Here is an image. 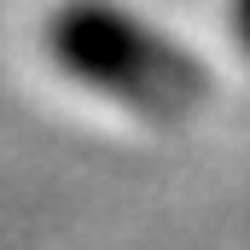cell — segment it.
I'll list each match as a JSON object with an SVG mask.
<instances>
[{"label":"cell","instance_id":"6da1fadb","mask_svg":"<svg viewBox=\"0 0 250 250\" xmlns=\"http://www.w3.org/2000/svg\"><path fill=\"white\" fill-rule=\"evenodd\" d=\"M53 47L70 70H87L105 87H146V82L181 70V59H169L134 18L111 12V6H93V0H76V6L59 12ZM157 87H169V82H157Z\"/></svg>","mask_w":250,"mask_h":250},{"label":"cell","instance_id":"7a4b0ae2","mask_svg":"<svg viewBox=\"0 0 250 250\" xmlns=\"http://www.w3.org/2000/svg\"><path fill=\"white\" fill-rule=\"evenodd\" d=\"M233 18H239V41L250 47V0H233Z\"/></svg>","mask_w":250,"mask_h":250}]
</instances>
